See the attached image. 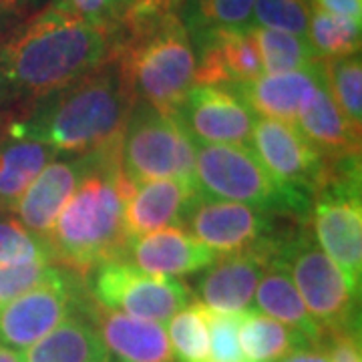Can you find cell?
I'll return each instance as SVG.
<instances>
[{
	"instance_id": "obj_21",
	"label": "cell",
	"mask_w": 362,
	"mask_h": 362,
	"mask_svg": "<svg viewBox=\"0 0 362 362\" xmlns=\"http://www.w3.org/2000/svg\"><path fill=\"white\" fill-rule=\"evenodd\" d=\"M296 129L324 161L361 157V127L352 125L338 109L328 93L326 81L318 83L304 101L298 113Z\"/></svg>"
},
{
	"instance_id": "obj_13",
	"label": "cell",
	"mask_w": 362,
	"mask_h": 362,
	"mask_svg": "<svg viewBox=\"0 0 362 362\" xmlns=\"http://www.w3.org/2000/svg\"><path fill=\"white\" fill-rule=\"evenodd\" d=\"M247 145L276 180L314 194L322 177L324 159L304 139L296 125L256 117Z\"/></svg>"
},
{
	"instance_id": "obj_41",
	"label": "cell",
	"mask_w": 362,
	"mask_h": 362,
	"mask_svg": "<svg viewBox=\"0 0 362 362\" xmlns=\"http://www.w3.org/2000/svg\"><path fill=\"white\" fill-rule=\"evenodd\" d=\"M147 2H153V4L161 6V8H168V11H175V13H180L181 4H183V0H147Z\"/></svg>"
},
{
	"instance_id": "obj_6",
	"label": "cell",
	"mask_w": 362,
	"mask_h": 362,
	"mask_svg": "<svg viewBox=\"0 0 362 362\" xmlns=\"http://www.w3.org/2000/svg\"><path fill=\"white\" fill-rule=\"evenodd\" d=\"M276 252L284 259L298 294L324 338L358 332L361 286L354 284L308 233L286 238Z\"/></svg>"
},
{
	"instance_id": "obj_1",
	"label": "cell",
	"mask_w": 362,
	"mask_h": 362,
	"mask_svg": "<svg viewBox=\"0 0 362 362\" xmlns=\"http://www.w3.org/2000/svg\"><path fill=\"white\" fill-rule=\"evenodd\" d=\"M111 57L109 28L49 2L0 37V125L23 121L37 105Z\"/></svg>"
},
{
	"instance_id": "obj_33",
	"label": "cell",
	"mask_w": 362,
	"mask_h": 362,
	"mask_svg": "<svg viewBox=\"0 0 362 362\" xmlns=\"http://www.w3.org/2000/svg\"><path fill=\"white\" fill-rule=\"evenodd\" d=\"M242 314H223L207 308L209 358L207 362H247L240 344Z\"/></svg>"
},
{
	"instance_id": "obj_17",
	"label": "cell",
	"mask_w": 362,
	"mask_h": 362,
	"mask_svg": "<svg viewBox=\"0 0 362 362\" xmlns=\"http://www.w3.org/2000/svg\"><path fill=\"white\" fill-rule=\"evenodd\" d=\"M282 242L220 256L199 282V294L207 308L223 314L250 310L266 264Z\"/></svg>"
},
{
	"instance_id": "obj_14",
	"label": "cell",
	"mask_w": 362,
	"mask_h": 362,
	"mask_svg": "<svg viewBox=\"0 0 362 362\" xmlns=\"http://www.w3.org/2000/svg\"><path fill=\"white\" fill-rule=\"evenodd\" d=\"M95 157L97 151L87 156H71V159H52L40 169L14 207L26 230L42 240L47 238L59 214L77 192L78 183L93 168Z\"/></svg>"
},
{
	"instance_id": "obj_38",
	"label": "cell",
	"mask_w": 362,
	"mask_h": 362,
	"mask_svg": "<svg viewBox=\"0 0 362 362\" xmlns=\"http://www.w3.org/2000/svg\"><path fill=\"white\" fill-rule=\"evenodd\" d=\"M28 2L26 0H0V37L8 33L13 26L28 16Z\"/></svg>"
},
{
	"instance_id": "obj_24",
	"label": "cell",
	"mask_w": 362,
	"mask_h": 362,
	"mask_svg": "<svg viewBox=\"0 0 362 362\" xmlns=\"http://www.w3.org/2000/svg\"><path fill=\"white\" fill-rule=\"evenodd\" d=\"M23 358L25 362H105L111 361V354L81 306L52 332L28 346Z\"/></svg>"
},
{
	"instance_id": "obj_4",
	"label": "cell",
	"mask_w": 362,
	"mask_h": 362,
	"mask_svg": "<svg viewBox=\"0 0 362 362\" xmlns=\"http://www.w3.org/2000/svg\"><path fill=\"white\" fill-rule=\"evenodd\" d=\"M133 103L129 83L111 57L87 77L45 99L18 123L57 156H87L121 141Z\"/></svg>"
},
{
	"instance_id": "obj_25",
	"label": "cell",
	"mask_w": 362,
	"mask_h": 362,
	"mask_svg": "<svg viewBox=\"0 0 362 362\" xmlns=\"http://www.w3.org/2000/svg\"><path fill=\"white\" fill-rule=\"evenodd\" d=\"M240 344L247 362H280L314 342L259 310H246L240 318Z\"/></svg>"
},
{
	"instance_id": "obj_16",
	"label": "cell",
	"mask_w": 362,
	"mask_h": 362,
	"mask_svg": "<svg viewBox=\"0 0 362 362\" xmlns=\"http://www.w3.org/2000/svg\"><path fill=\"white\" fill-rule=\"evenodd\" d=\"M195 51V85L235 87L264 75L256 40L250 28L214 30L192 39Z\"/></svg>"
},
{
	"instance_id": "obj_30",
	"label": "cell",
	"mask_w": 362,
	"mask_h": 362,
	"mask_svg": "<svg viewBox=\"0 0 362 362\" xmlns=\"http://www.w3.org/2000/svg\"><path fill=\"white\" fill-rule=\"evenodd\" d=\"M324 81L332 101L352 125H362V61L361 54L322 59Z\"/></svg>"
},
{
	"instance_id": "obj_2",
	"label": "cell",
	"mask_w": 362,
	"mask_h": 362,
	"mask_svg": "<svg viewBox=\"0 0 362 362\" xmlns=\"http://www.w3.org/2000/svg\"><path fill=\"white\" fill-rule=\"evenodd\" d=\"M135 189L137 183L121 169L119 143L99 149L93 168L45 238L52 264L87 276L107 262L127 258L123 214Z\"/></svg>"
},
{
	"instance_id": "obj_28",
	"label": "cell",
	"mask_w": 362,
	"mask_h": 362,
	"mask_svg": "<svg viewBox=\"0 0 362 362\" xmlns=\"http://www.w3.org/2000/svg\"><path fill=\"white\" fill-rule=\"evenodd\" d=\"M362 23L346 16L310 8L306 37L320 59H338L361 54Z\"/></svg>"
},
{
	"instance_id": "obj_12",
	"label": "cell",
	"mask_w": 362,
	"mask_h": 362,
	"mask_svg": "<svg viewBox=\"0 0 362 362\" xmlns=\"http://www.w3.org/2000/svg\"><path fill=\"white\" fill-rule=\"evenodd\" d=\"M177 117L195 143L247 145L256 115L230 87L194 85Z\"/></svg>"
},
{
	"instance_id": "obj_11",
	"label": "cell",
	"mask_w": 362,
	"mask_h": 362,
	"mask_svg": "<svg viewBox=\"0 0 362 362\" xmlns=\"http://www.w3.org/2000/svg\"><path fill=\"white\" fill-rule=\"evenodd\" d=\"M274 216L259 207L211 199L199 195L189 207L185 223L189 233L216 256H228L252 247L284 242L274 238Z\"/></svg>"
},
{
	"instance_id": "obj_42",
	"label": "cell",
	"mask_w": 362,
	"mask_h": 362,
	"mask_svg": "<svg viewBox=\"0 0 362 362\" xmlns=\"http://www.w3.org/2000/svg\"><path fill=\"white\" fill-rule=\"evenodd\" d=\"M26 2H28V6H30V8H35V6H37V4H40L42 0H26Z\"/></svg>"
},
{
	"instance_id": "obj_29",
	"label": "cell",
	"mask_w": 362,
	"mask_h": 362,
	"mask_svg": "<svg viewBox=\"0 0 362 362\" xmlns=\"http://www.w3.org/2000/svg\"><path fill=\"white\" fill-rule=\"evenodd\" d=\"M169 342L180 362H207L209 358V324L207 306L192 300L185 308L169 318Z\"/></svg>"
},
{
	"instance_id": "obj_5",
	"label": "cell",
	"mask_w": 362,
	"mask_h": 362,
	"mask_svg": "<svg viewBox=\"0 0 362 362\" xmlns=\"http://www.w3.org/2000/svg\"><path fill=\"white\" fill-rule=\"evenodd\" d=\"M195 183L211 199L247 204L288 218H308L312 209V195L276 180L250 145L195 143Z\"/></svg>"
},
{
	"instance_id": "obj_20",
	"label": "cell",
	"mask_w": 362,
	"mask_h": 362,
	"mask_svg": "<svg viewBox=\"0 0 362 362\" xmlns=\"http://www.w3.org/2000/svg\"><path fill=\"white\" fill-rule=\"evenodd\" d=\"M322 81L324 66L320 59L306 69L290 71V73H276V75H259L254 81L240 83L230 89L254 113H258V117L296 125L302 105L310 97L312 90L316 89V85Z\"/></svg>"
},
{
	"instance_id": "obj_35",
	"label": "cell",
	"mask_w": 362,
	"mask_h": 362,
	"mask_svg": "<svg viewBox=\"0 0 362 362\" xmlns=\"http://www.w3.org/2000/svg\"><path fill=\"white\" fill-rule=\"evenodd\" d=\"M135 2L137 0H51L57 8L105 26L111 30V35Z\"/></svg>"
},
{
	"instance_id": "obj_22",
	"label": "cell",
	"mask_w": 362,
	"mask_h": 362,
	"mask_svg": "<svg viewBox=\"0 0 362 362\" xmlns=\"http://www.w3.org/2000/svg\"><path fill=\"white\" fill-rule=\"evenodd\" d=\"M54 157V149L28 135L18 121L0 125V214L14 211L26 187Z\"/></svg>"
},
{
	"instance_id": "obj_3",
	"label": "cell",
	"mask_w": 362,
	"mask_h": 362,
	"mask_svg": "<svg viewBox=\"0 0 362 362\" xmlns=\"http://www.w3.org/2000/svg\"><path fill=\"white\" fill-rule=\"evenodd\" d=\"M113 59L135 101L177 115L195 85L192 37L175 11L137 0L113 30Z\"/></svg>"
},
{
	"instance_id": "obj_15",
	"label": "cell",
	"mask_w": 362,
	"mask_h": 362,
	"mask_svg": "<svg viewBox=\"0 0 362 362\" xmlns=\"http://www.w3.org/2000/svg\"><path fill=\"white\" fill-rule=\"evenodd\" d=\"M83 312L121 362H177L163 324L107 308L93 298H85Z\"/></svg>"
},
{
	"instance_id": "obj_9",
	"label": "cell",
	"mask_w": 362,
	"mask_h": 362,
	"mask_svg": "<svg viewBox=\"0 0 362 362\" xmlns=\"http://www.w3.org/2000/svg\"><path fill=\"white\" fill-rule=\"evenodd\" d=\"M93 272V300L141 320L165 324L195 300L187 284L171 276L147 274L127 259L107 262Z\"/></svg>"
},
{
	"instance_id": "obj_37",
	"label": "cell",
	"mask_w": 362,
	"mask_h": 362,
	"mask_svg": "<svg viewBox=\"0 0 362 362\" xmlns=\"http://www.w3.org/2000/svg\"><path fill=\"white\" fill-rule=\"evenodd\" d=\"M310 6L362 23V0H310Z\"/></svg>"
},
{
	"instance_id": "obj_18",
	"label": "cell",
	"mask_w": 362,
	"mask_h": 362,
	"mask_svg": "<svg viewBox=\"0 0 362 362\" xmlns=\"http://www.w3.org/2000/svg\"><path fill=\"white\" fill-rule=\"evenodd\" d=\"M202 195L195 180H153L137 185L125 206L127 240L169 226H183L189 207Z\"/></svg>"
},
{
	"instance_id": "obj_19",
	"label": "cell",
	"mask_w": 362,
	"mask_h": 362,
	"mask_svg": "<svg viewBox=\"0 0 362 362\" xmlns=\"http://www.w3.org/2000/svg\"><path fill=\"white\" fill-rule=\"evenodd\" d=\"M127 256L139 270L156 276H185L206 270L220 256L181 226H169L131 240Z\"/></svg>"
},
{
	"instance_id": "obj_26",
	"label": "cell",
	"mask_w": 362,
	"mask_h": 362,
	"mask_svg": "<svg viewBox=\"0 0 362 362\" xmlns=\"http://www.w3.org/2000/svg\"><path fill=\"white\" fill-rule=\"evenodd\" d=\"M250 33L256 40L264 75L300 71L320 61L308 37L262 26H250Z\"/></svg>"
},
{
	"instance_id": "obj_7",
	"label": "cell",
	"mask_w": 362,
	"mask_h": 362,
	"mask_svg": "<svg viewBox=\"0 0 362 362\" xmlns=\"http://www.w3.org/2000/svg\"><path fill=\"white\" fill-rule=\"evenodd\" d=\"M316 244L354 284L362 276L361 159L324 161L312 194Z\"/></svg>"
},
{
	"instance_id": "obj_23",
	"label": "cell",
	"mask_w": 362,
	"mask_h": 362,
	"mask_svg": "<svg viewBox=\"0 0 362 362\" xmlns=\"http://www.w3.org/2000/svg\"><path fill=\"white\" fill-rule=\"evenodd\" d=\"M254 296H256V306L262 314L294 328L314 344H322V332L306 310L296 286L292 282L288 266L278 256V252H274L270 262L266 264Z\"/></svg>"
},
{
	"instance_id": "obj_36",
	"label": "cell",
	"mask_w": 362,
	"mask_h": 362,
	"mask_svg": "<svg viewBox=\"0 0 362 362\" xmlns=\"http://www.w3.org/2000/svg\"><path fill=\"white\" fill-rule=\"evenodd\" d=\"M330 362H362L358 332H338L324 338Z\"/></svg>"
},
{
	"instance_id": "obj_39",
	"label": "cell",
	"mask_w": 362,
	"mask_h": 362,
	"mask_svg": "<svg viewBox=\"0 0 362 362\" xmlns=\"http://www.w3.org/2000/svg\"><path fill=\"white\" fill-rule=\"evenodd\" d=\"M280 362H330V358H328L326 344L322 342V344H310V346L296 350Z\"/></svg>"
},
{
	"instance_id": "obj_8",
	"label": "cell",
	"mask_w": 362,
	"mask_h": 362,
	"mask_svg": "<svg viewBox=\"0 0 362 362\" xmlns=\"http://www.w3.org/2000/svg\"><path fill=\"white\" fill-rule=\"evenodd\" d=\"M119 161L137 185L153 180H195V141L177 115L135 101L119 141Z\"/></svg>"
},
{
	"instance_id": "obj_40",
	"label": "cell",
	"mask_w": 362,
	"mask_h": 362,
	"mask_svg": "<svg viewBox=\"0 0 362 362\" xmlns=\"http://www.w3.org/2000/svg\"><path fill=\"white\" fill-rule=\"evenodd\" d=\"M0 362H25V358H23V352L0 344Z\"/></svg>"
},
{
	"instance_id": "obj_31",
	"label": "cell",
	"mask_w": 362,
	"mask_h": 362,
	"mask_svg": "<svg viewBox=\"0 0 362 362\" xmlns=\"http://www.w3.org/2000/svg\"><path fill=\"white\" fill-rule=\"evenodd\" d=\"M51 262L47 242L26 230L11 214H0V266L28 264V262Z\"/></svg>"
},
{
	"instance_id": "obj_27",
	"label": "cell",
	"mask_w": 362,
	"mask_h": 362,
	"mask_svg": "<svg viewBox=\"0 0 362 362\" xmlns=\"http://www.w3.org/2000/svg\"><path fill=\"white\" fill-rule=\"evenodd\" d=\"M254 0H183L181 21L189 37L214 30H244L252 26Z\"/></svg>"
},
{
	"instance_id": "obj_43",
	"label": "cell",
	"mask_w": 362,
	"mask_h": 362,
	"mask_svg": "<svg viewBox=\"0 0 362 362\" xmlns=\"http://www.w3.org/2000/svg\"><path fill=\"white\" fill-rule=\"evenodd\" d=\"M105 362H111V361H105Z\"/></svg>"
},
{
	"instance_id": "obj_10",
	"label": "cell",
	"mask_w": 362,
	"mask_h": 362,
	"mask_svg": "<svg viewBox=\"0 0 362 362\" xmlns=\"http://www.w3.org/2000/svg\"><path fill=\"white\" fill-rule=\"evenodd\" d=\"M83 300L77 274L59 266L47 282L0 308V344L26 350L81 310Z\"/></svg>"
},
{
	"instance_id": "obj_32",
	"label": "cell",
	"mask_w": 362,
	"mask_h": 362,
	"mask_svg": "<svg viewBox=\"0 0 362 362\" xmlns=\"http://www.w3.org/2000/svg\"><path fill=\"white\" fill-rule=\"evenodd\" d=\"M310 8V0H254L252 26L306 37Z\"/></svg>"
},
{
	"instance_id": "obj_34",
	"label": "cell",
	"mask_w": 362,
	"mask_h": 362,
	"mask_svg": "<svg viewBox=\"0 0 362 362\" xmlns=\"http://www.w3.org/2000/svg\"><path fill=\"white\" fill-rule=\"evenodd\" d=\"M59 270L51 262H28V264H11L0 266V308L6 306L18 296L30 292L42 282H47Z\"/></svg>"
}]
</instances>
